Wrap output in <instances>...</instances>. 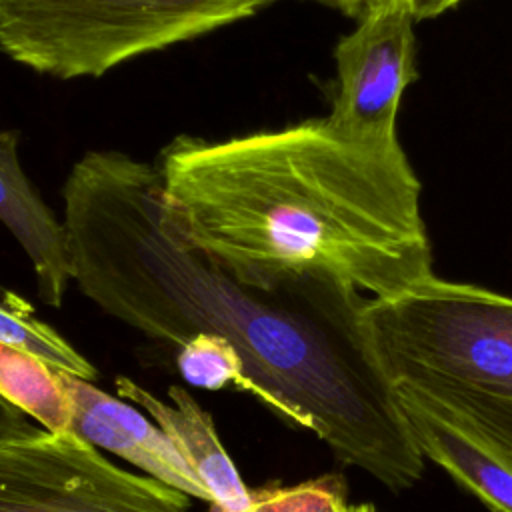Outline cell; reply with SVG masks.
<instances>
[{"label": "cell", "instance_id": "cell-5", "mask_svg": "<svg viewBox=\"0 0 512 512\" xmlns=\"http://www.w3.org/2000/svg\"><path fill=\"white\" fill-rule=\"evenodd\" d=\"M188 498L118 468L74 432L0 442V512H188Z\"/></svg>", "mask_w": 512, "mask_h": 512}, {"label": "cell", "instance_id": "cell-11", "mask_svg": "<svg viewBox=\"0 0 512 512\" xmlns=\"http://www.w3.org/2000/svg\"><path fill=\"white\" fill-rule=\"evenodd\" d=\"M0 396L48 432H72V406L58 370L24 350L0 344Z\"/></svg>", "mask_w": 512, "mask_h": 512}, {"label": "cell", "instance_id": "cell-7", "mask_svg": "<svg viewBox=\"0 0 512 512\" xmlns=\"http://www.w3.org/2000/svg\"><path fill=\"white\" fill-rule=\"evenodd\" d=\"M72 406V432L148 476L210 504V496L166 432L92 380L58 370Z\"/></svg>", "mask_w": 512, "mask_h": 512}, {"label": "cell", "instance_id": "cell-2", "mask_svg": "<svg viewBox=\"0 0 512 512\" xmlns=\"http://www.w3.org/2000/svg\"><path fill=\"white\" fill-rule=\"evenodd\" d=\"M156 166L176 234L240 282L326 274L390 298L434 276L402 146H366L316 118L226 140L178 136Z\"/></svg>", "mask_w": 512, "mask_h": 512}, {"label": "cell", "instance_id": "cell-1", "mask_svg": "<svg viewBox=\"0 0 512 512\" xmlns=\"http://www.w3.org/2000/svg\"><path fill=\"white\" fill-rule=\"evenodd\" d=\"M64 226L74 282L100 310L178 348L198 332L226 338L284 422L398 492L424 470L366 324L370 298L334 276L272 286L236 280L166 218L156 164L92 150L70 170Z\"/></svg>", "mask_w": 512, "mask_h": 512}, {"label": "cell", "instance_id": "cell-14", "mask_svg": "<svg viewBox=\"0 0 512 512\" xmlns=\"http://www.w3.org/2000/svg\"><path fill=\"white\" fill-rule=\"evenodd\" d=\"M250 512H378L372 504H350L338 476L294 486H266L252 492Z\"/></svg>", "mask_w": 512, "mask_h": 512}, {"label": "cell", "instance_id": "cell-3", "mask_svg": "<svg viewBox=\"0 0 512 512\" xmlns=\"http://www.w3.org/2000/svg\"><path fill=\"white\" fill-rule=\"evenodd\" d=\"M366 324L404 390L512 462V298L438 278L370 298Z\"/></svg>", "mask_w": 512, "mask_h": 512}, {"label": "cell", "instance_id": "cell-17", "mask_svg": "<svg viewBox=\"0 0 512 512\" xmlns=\"http://www.w3.org/2000/svg\"><path fill=\"white\" fill-rule=\"evenodd\" d=\"M460 2L462 0H408V8L414 20H426L444 14Z\"/></svg>", "mask_w": 512, "mask_h": 512}, {"label": "cell", "instance_id": "cell-12", "mask_svg": "<svg viewBox=\"0 0 512 512\" xmlns=\"http://www.w3.org/2000/svg\"><path fill=\"white\" fill-rule=\"evenodd\" d=\"M0 344L34 354L56 370L86 380H96L98 376V370L90 360L82 356L56 328L40 320L34 306L12 290L6 296H0Z\"/></svg>", "mask_w": 512, "mask_h": 512}, {"label": "cell", "instance_id": "cell-16", "mask_svg": "<svg viewBox=\"0 0 512 512\" xmlns=\"http://www.w3.org/2000/svg\"><path fill=\"white\" fill-rule=\"evenodd\" d=\"M318 2L330 4L338 10H342L344 14L354 16L356 20L360 16H364L366 12L380 8V6H390V4H406L408 6V0H318Z\"/></svg>", "mask_w": 512, "mask_h": 512}, {"label": "cell", "instance_id": "cell-13", "mask_svg": "<svg viewBox=\"0 0 512 512\" xmlns=\"http://www.w3.org/2000/svg\"><path fill=\"white\" fill-rule=\"evenodd\" d=\"M176 368L190 386L210 392L234 386L264 404V392L246 372L240 352L218 334L198 332L182 342L176 348Z\"/></svg>", "mask_w": 512, "mask_h": 512}, {"label": "cell", "instance_id": "cell-10", "mask_svg": "<svg viewBox=\"0 0 512 512\" xmlns=\"http://www.w3.org/2000/svg\"><path fill=\"white\" fill-rule=\"evenodd\" d=\"M394 394L420 454L444 468L490 512H512V462L412 394L404 390H394Z\"/></svg>", "mask_w": 512, "mask_h": 512}, {"label": "cell", "instance_id": "cell-18", "mask_svg": "<svg viewBox=\"0 0 512 512\" xmlns=\"http://www.w3.org/2000/svg\"><path fill=\"white\" fill-rule=\"evenodd\" d=\"M8 292H10V290H8L6 286H2V284H0V296H6Z\"/></svg>", "mask_w": 512, "mask_h": 512}, {"label": "cell", "instance_id": "cell-15", "mask_svg": "<svg viewBox=\"0 0 512 512\" xmlns=\"http://www.w3.org/2000/svg\"><path fill=\"white\" fill-rule=\"evenodd\" d=\"M38 428L42 426L30 424V418L22 410H18L14 404L0 396V442L30 436Z\"/></svg>", "mask_w": 512, "mask_h": 512}, {"label": "cell", "instance_id": "cell-8", "mask_svg": "<svg viewBox=\"0 0 512 512\" xmlns=\"http://www.w3.org/2000/svg\"><path fill=\"white\" fill-rule=\"evenodd\" d=\"M114 386L120 398L144 408L174 442L208 492L212 512H246L250 508L252 492L222 446L210 412L188 390L172 384L168 388L170 402H164L128 376H118Z\"/></svg>", "mask_w": 512, "mask_h": 512}, {"label": "cell", "instance_id": "cell-6", "mask_svg": "<svg viewBox=\"0 0 512 512\" xmlns=\"http://www.w3.org/2000/svg\"><path fill=\"white\" fill-rule=\"evenodd\" d=\"M414 16L406 4L358 18L334 48L336 94L324 118L340 136L376 148H400L396 118L404 90L418 78Z\"/></svg>", "mask_w": 512, "mask_h": 512}, {"label": "cell", "instance_id": "cell-9", "mask_svg": "<svg viewBox=\"0 0 512 512\" xmlns=\"http://www.w3.org/2000/svg\"><path fill=\"white\" fill-rule=\"evenodd\" d=\"M18 144L20 130H0V222L26 252L38 298L58 308L74 282L68 234L64 222L28 180L18 158Z\"/></svg>", "mask_w": 512, "mask_h": 512}, {"label": "cell", "instance_id": "cell-4", "mask_svg": "<svg viewBox=\"0 0 512 512\" xmlns=\"http://www.w3.org/2000/svg\"><path fill=\"white\" fill-rule=\"evenodd\" d=\"M272 0H0V50L60 80L98 78L148 52L254 16Z\"/></svg>", "mask_w": 512, "mask_h": 512}]
</instances>
